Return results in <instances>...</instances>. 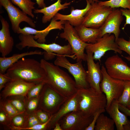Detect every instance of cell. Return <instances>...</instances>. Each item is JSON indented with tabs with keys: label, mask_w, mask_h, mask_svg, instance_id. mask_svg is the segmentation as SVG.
<instances>
[{
	"label": "cell",
	"mask_w": 130,
	"mask_h": 130,
	"mask_svg": "<svg viewBox=\"0 0 130 130\" xmlns=\"http://www.w3.org/2000/svg\"><path fill=\"white\" fill-rule=\"evenodd\" d=\"M40 62L45 72L46 83L67 98L77 92L75 80L67 73L45 59H41Z\"/></svg>",
	"instance_id": "cell-1"
},
{
	"label": "cell",
	"mask_w": 130,
	"mask_h": 130,
	"mask_svg": "<svg viewBox=\"0 0 130 130\" xmlns=\"http://www.w3.org/2000/svg\"><path fill=\"white\" fill-rule=\"evenodd\" d=\"M6 73L12 79L36 84L44 82L45 77V72L40 62L24 57L9 68Z\"/></svg>",
	"instance_id": "cell-2"
},
{
	"label": "cell",
	"mask_w": 130,
	"mask_h": 130,
	"mask_svg": "<svg viewBox=\"0 0 130 130\" xmlns=\"http://www.w3.org/2000/svg\"><path fill=\"white\" fill-rule=\"evenodd\" d=\"M77 110L87 117H93L98 111L105 109L107 100L105 95L90 87L78 89Z\"/></svg>",
	"instance_id": "cell-3"
},
{
	"label": "cell",
	"mask_w": 130,
	"mask_h": 130,
	"mask_svg": "<svg viewBox=\"0 0 130 130\" xmlns=\"http://www.w3.org/2000/svg\"><path fill=\"white\" fill-rule=\"evenodd\" d=\"M68 98L45 83L40 94L39 108L53 115L58 110Z\"/></svg>",
	"instance_id": "cell-4"
},
{
	"label": "cell",
	"mask_w": 130,
	"mask_h": 130,
	"mask_svg": "<svg viewBox=\"0 0 130 130\" xmlns=\"http://www.w3.org/2000/svg\"><path fill=\"white\" fill-rule=\"evenodd\" d=\"M103 78L100 84L101 91L105 95L107 100L106 109L108 108L114 100H117L121 95L125 81L113 78L107 73L105 67L101 68Z\"/></svg>",
	"instance_id": "cell-5"
},
{
	"label": "cell",
	"mask_w": 130,
	"mask_h": 130,
	"mask_svg": "<svg viewBox=\"0 0 130 130\" xmlns=\"http://www.w3.org/2000/svg\"><path fill=\"white\" fill-rule=\"evenodd\" d=\"M91 6L84 16L81 25L87 27L98 28L104 23L113 8L99 5L98 1L90 0Z\"/></svg>",
	"instance_id": "cell-6"
},
{
	"label": "cell",
	"mask_w": 130,
	"mask_h": 130,
	"mask_svg": "<svg viewBox=\"0 0 130 130\" xmlns=\"http://www.w3.org/2000/svg\"><path fill=\"white\" fill-rule=\"evenodd\" d=\"M82 61L72 64L65 56L57 55L54 64L68 70L73 77L78 89L89 88L90 86L87 80L86 72L82 65Z\"/></svg>",
	"instance_id": "cell-7"
},
{
	"label": "cell",
	"mask_w": 130,
	"mask_h": 130,
	"mask_svg": "<svg viewBox=\"0 0 130 130\" xmlns=\"http://www.w3.org/2000/svg\"><path fill=\"white\" fill-rule=\"evenodd\" d=\"M85 49L93 53L94 60L99 61L108 51L112 50L120 54L122 52L115 41L114 35L109 34H106L99 38L95 43H89Z\"/></svg>",
	"instance_id": "cell-8"
},
{
	"label": "cell",
	"mask_w": 130,
	"mask_h": 130,
	"mask_svg": "<svg viewBox=\"0 0 130 130\" xmlns=\"http://www.w3.org/2000/svg\"><path fill=\"white\" fill-rule=\"evenodd\" d=\"M64 32L60 34V38L68 41L75 55L77 62L86 61L87 54L84 53L89 43L83 41L80 38L75 29L67 21L64 24Z\"/></svg>",
	"instance_id": "cell-9"
},
{
	"label": "cell",
	"mask_w": 130,
	"mask_h": 130,
	"mask_svg": "<svg viewBox=\"0 0 130 130\" xmlns=\"http://www.w3.org/2000/svg\"><path fill=\"white\" fill-rule=\"evenodd\" d=\"M104 64L107 73L112 78L130 81V67L118 55L107 58Z\"/></svg>",
	"instance_id": "cell-10"
},
{
	"label": "cell",
	"mask_w": 130,
	"mask_h": 130,
	"mask_svg": "<svg viewBox=\"0 0 130 130\" xmlns=\"http://www.w3.org/2000/svg\"><path fill=\"white\" fill-rule=\"evenodd\" d=\"M0 5L7 11L14 32L17 33L20 24L22 22H26L32 27L35 28L36 24L27 14L15 6L10 0H0Z\"/></svg>",
	"instance_id": "cell-11"
},
{
	"label": "cell",
	"mask_w": 130,
	"mask_h": 130,
	"mask_svg": "<svg viewBox=\"0 0 130 130\" xmlns=\"http://www.w3.org/2000/svg\"><path fill=\"white\" fill-rule=\"evenodd\" d=\"M93 117H87L78 110L70 112L58 122L62 130H85Z\"/></svg>",
	"instance_id": "cell-12"
},
{
	"label": "cell",
	"mask_w": 130,
	"mask_h": 130,
	"mask_svg": "<svg viewBox=\"0 0 130 130\" xmlns=\"http://www.w3.org/2000/svg\"><path fill=\"white\" fill-rule=\"evenodd\" d=\"M123 16L120 9L113 8L104 23L99 28L100 38L106 34L113 33L115 37V41L117 40L119 38L120 25L123 20Z\"/></svg>",
	"instance_id": "cell-13"
},
{
	"label": "cell",
	"mask_w": 130,
	"mask_h": 130,
	"mask_svg": "<svg viewBox=\"0 0 130 130\" xmlns=\"http://www.w3.org/2000/svg\"><path fill=\"white\" fill-rule=\"evenodd\" d=\"M86 61L87 66L86 71L87 80L90 87L99 92H102L100 84L103 78V74L99 63H95L93 58V54L86 51Z\"/></svg>",
	"instance_id": "cell-14"
},
{
	"label": "cell",
	"mask_w": 130,
	"mask_h": 130,
	"mask_svg": "<svg viewBox=\"0 0 130 130\" xmlns=\"http://www.w3.org/2000/svg\"><path fill=\"white\" fill-rule=\"evenodd\" d=\"M36 84L12 79L6 84L2 92V96L4 98L14 96H26L29 89Z\"/></svg>",
	"instance_id": "cell-15"
},
{
	"label": "cell",
	"mask_w": 130,
	"mask_h": 130,
	"mask_svg": "<svg viewBox=\"0 0 130 130\" xmlns=\"http://www.w3.org/2000/svg\"><path fill=\"white\" fill-rule=\"evenodd\" d=\"M65 22L64 20H60L57 21L53 17L51 20L49 25L44 29L37 30L32 27L25 26L21 29L20 28L19 31L20 33L26 34L34 35V39L38 42L45 43L46 41V38L49 32L52 30L58 29L60 30L63 29Z\"/></svg>",
	"instance_id": "cell-16"
},
{
	"label": "cell",
	"mask_w": 130,
	"mask_h": 130,
	"mask_svg": "<svg viewBox=\"0 0 130 130\" xmlns=\"http://www.w3.org/2000/svg\"><path fill=\"white\" fill-rule=\"evenodd\" d=\"M78 95L77 92L68 97L58 110L52 116L47 126V129H53L55 124L64 116L72 111L77 110Z\"/></svg>",
	"instance_id": "cell-17"
},
{
	"label": "cell",
	"mask_w": 130,
	"mask_h": 130,
	"mask_svg": "<svg viewBox=\"0 0 130 130\" xmlns=\"http://www.w3.org/2000/svg\"><path fill=\"white\" fill-rule=\"evenodd\" d=\"M0 21L2 27L0 30V52L2 57H6L12 51L14 45L13 39L11 36L9 24L1 15Z\"/></svg>",
	"instance_id": "cell-18"
},
{
	"label": "cell",
	"mask_w": 130,
	"mask_h": 130,
	"mask_svg": "<svg viewBox=\"0 0 130 130\" xmlns=\"http://www.w3.org/2000/svg\"><path fill=\"white\" fill-rule=\"evenodd\" d=\"M106 110L114 121L117 130H130V121L127 116L121 112L119 104L113 101Z\"/></svg>",
	"instance_id": "cell-19"
},
{
	"label": "cell",
	"mask_w": 130,
	"mask_h": 130,
	"mask_svg": "<svg viewBox=\"0 0 130 130\" xmlns=\"http://www.w3.org/2000/svg\"><path fill=\"white\" fill-rule=\"evenodd\" d=\"M87 5L83 9H74L72 7L70 14L65 15L57 13L54 17L56 20L67 21L72 26H77L81 25L86 13L91 6L90 0H86Z\"/></svg>",
	"instance_id": "cell-20"
},
{
	"label": "cell",
	"mask_w": 130,
	"mask_h": 130,
	"mask_svg": "<svg viewBox=\"0 0 130 130\" xmlns=\"http://www.w3.org/2000/svg\"><path fill=\"white\" fill-rule=\"evenodd\" d=\"M38 48H41L46 52L45 54V57L50 56L51 58H53L55 54L56 55L68 56L73 59H76V56L70 44L62 46L55 43L49 44L45 43H38L37 45Z\"/></svg>",
	"instance_id": "cell-21"
},
{
	"label": "cell",
	"mask_w": 130,
	"mask_h": 130,
	"mask_svg": "<svg viewBox=\"0 0 130 130\" xmlns=\"http://www.w3.org/2000/svg\"><path fill=\"white\" fill-rule=\"evenodd\" d=\"M61 0H58L55 2L50 6L40 9H35L34 13H42L43 14L42 19V22L44 24L50 21L55 15L59 10L68 7L72 2H66L63 4L61 3Z\"/></svg>",
	"instance_id": "cell-22"
},
{
	"label": "cell",
	"mask_w": 130,
	"mask_h": 130,
	"mask_svg": "<svg viewBox=\"0 0 130 130\" xmlns=\"http://www.w3.org/2000/svg\"><path fill=\"white\" fill-rule=\"evenodd\" d=\"M45 52L39 50L31 51L21 53L15 54L11 56L0 58V73L4 74L7 69L14 63L24 57L34 55H42Z\"/></svg>",
	"instance_id": "cell-23"
},
{
	"label": "cell",
	"mask_w": 130,
	"mask_h": 130,
	"mask_svg": "<svg viewBox=\"0 0 130 130\" xmlns=\"http://www.w3.org/2000/svg\"><path fill=\"white\" fill-rule=\"evenodd\" d=\"M75 28L80 39L84 42L94 43L100 38L99 28L87 27L82 25L75 26Z\"/></svg>",
	"instance_id": "cell-24"
},
{
	"label": "cell",
	"mask_w": 130,
	"mask_h": 130,
	"mask_svg": "<svg viewBox=\"0 0 130 130\" xmlns=\"http://www.w3.org/2000/svg\"><path fill=\"white\" fill-rule=\"evenodd\" d=\"M115 123L113 120L103 113L99 116L95 126V130H114Z\"/></svg>",
	"instance_id": "cell-25"
},
{
	"label": "cell",
	"mask_w": 130,
	"mask_h": 130,
	"mask_svg": "<svg viewBox=\"0 0 130 130\" xmlns=\"http://www.w3.org/2000/svg\"><path fill=\"white\" fill-rule=\"evenodd\" d=\"M13 4L19 7L27 15L33 18L34 16L32 10L35 9L34 5L36 3L31 0H10Z\"/></svg>",
	"instance_id": "cell-26"
},
{
	"label": "cell",
	"mask_w": 130,
	"mask_h": 130,
	"mask_svg": "<svg viewBox=\"0 0 130 130\" xmlns=\"http://www.w3.org/2000/svg\"><path fill=\"white\" fill-rule=\"evenodd\" d=\"M98 3L101 6L109 7L114 8L119 7L130 9V0H110L100 1Z\"/></svg>",
	"instance_id": "cell-27"
},
{
	"label": "cell",
	"mask_w": 130,
	"mask_h": 130,
	"mask_svg": "<svg viewBox=\"0 0 130 130\" xmlns=\"http://www.w3.org/2000/svg\"><path fill=\"white\" fill-rule=\"evenodd\" d=\"M11 97L7 101L10 103L20 112H25L26 110V101L24 97L21 96H14Z\"/></svg>",
	"instance_id": "cell-28"
},
{
	"label": "cell",
	"mask_w": 130,
	"mask_h": 130,
	"mask_svg": "<svg viewBox=\"0 0 130 130\" xmlns=\"http://www.w3.org/2000/svg\"><path fill=\"white\" fill-rule=\"evenodd\" d=\"M116 101L119 104L127 107L130 105V81H125L124 87L122 94Z\"/></svg>",
	"instance_id": "cell-29"
},
{
	"label": "cell",
	"mask_w": 130,
	"mask_h": 130,
	"mask_svg": "<svg viewBox=\"0 0 130 130\" xmlns=\"http://www.w3.org/2000/svg\"><path fill=\"white\" fill-rule=\"evenodd\" d=\"M1 108L5 112L11 120L15 116L21 113L8 101L2 102L1 103Z\"/></svg>",
	"instance_id": "cell-30"
},
{
	"label": "cell",
	"mask_w": 130,
	"mask_h": 130,
	"mask_svg": "<svg viewBox=\"0 0 130 130\" xmlns=\"http://www.w3.org/2000/svg\"><path fill=\"white\" fill-rule=\"evenodd\" d=\"M45 83L44 82H41L36 84L31 88L29 90L26 96L27 99L39 97Z\"/></svg>",
	"instance_id": "cell-31"
},
{
	"label": "cell",
	"mask_w": 130,
	"mask_h": 130,
	"mask_svg": "<svg viewBox=\"0 0 130 130\" xmlns=\"http://www.w3.org/2000/svg\"><path fill=\"white\" fill-rule=\"evenodd\" d=\"M28 114L26 112L17 115L11 119L13 126L18 127H23L25 124Z\"/></svg>",
	"instance_id": "cell-32"
},
{
	"label": "cell",
	"mask_w": 130,
	"mask_h": 130,
	"mask_svg": "<svg viewBox=\"0 0 130 130\" xmlns=\"http://www.w3.org/2000/svg\"><path fill=\"white\" fill-rule=\"evenodd\" d=\"M53 115H52L49 119L46 122L42 124L35 125L29 127H18L12 125L11 127V129L13 130H42L47 129V125L50 121Z\"/></svg>",
	"instance_id": "cell-33"
},
{
	"label": "cell",
	"mask_w": 130,
	"mask_h": 130,
	"mask_svg": "<svg viewBox=\"0 0 130 130\" xmlns=\"http://www.w3.org/2000/svg\"><path fill=\"white\" fill-rule=\"evenodd\" d=\"M115 41L120 49L126 52L130 57V38L127 40L123 38H119Z\"/></svg>",
	"instance_id": "cell-34"
},
{
	"label": "cell",
	"mask_w": 130,
	"mask_h": 130,
	"mask_svg": "<svg viewBox=\"0 0 130 130\" xmlns=\"http://www.w3.org/2000/svg\"><path fill=\"white\" fill-rule=\"evenodd\" d=\"M42 124L39 119L34 111L27 115L26 121L23 127H29L39 124Z\"/></svg>",
	"instance_id": "cell-35"
},
{
	"label": "cell",
	"mask_w": 130,
	"mask_h": 130,
	"mask_svg": "<svg viewBox=\"0 0 130 130\" xmlns=\"http://www.w3.org/2000/svg\"><path fill=\"white\" fill-rule=\"evenodd\" d=\"M39 97L28 99V101L26 104V109L27 111L26 113H31L34 112L39 105Z\"/></svg>",
	"instance_id": "cell-36"
},
{
	"label": "cell",
	"mask_w": 130,
	"mask_h": 130,
	"mask_svg": "<svg viewBox=\"0 0 130 130\" xmlns=\"http://www.w3.org/2000/svg\"><path fill=\"white\" fill-rule=\"evenodd\" d=\"M34 112L39 119L42 123L47 122L52 115L40 109L38 110H35Z\"/></svg>",
	"instance_id": "cell-37"
},
{
	"label": "cell",
	"mask_w": 130,
	"mask_h": 130,
	"mask_svg": "<svg viewBox=\"0 0 130 130\" xmlns=\"http://www.w3.org/2000/svg\"><path fill=\"white\" fill-rule=\"evenodd\" d=\"M105 109L100 110L97 112L94 115L92 120L89 125L86 128L85 130H94L97 119L99 115L104 112Z\"/></svg>",
	"instance_id": "cell-38"
},
{
	"label": "cell",
	"mask_w": 130,
	"mask_h": 130,
	"mask_svg": "<svg viewBox=\"0 0 130 130\" xmlns=\"http://www.w3.org/2000/svg\"><path fill=\"white\" fill-rule=\"evenodd\" d=\"M12 79L5 73H0V90L4 88L6 83L11 81Z\"/></svg>",
	"instance_id": "cell-39"
},
{
	"label": "cell",
	"mask_w": 130,
	"mask_h": 130,
	"mask_svg": "<svg viewBox=\"0 0 130 130\" xmlns=\"http://www.w3.org/2000/svg\"><path fill=\"white\" fill-rule=\"evenodd\" d=\"M123 16L126 18L125 23L122 29L124 30L126 26L130 25V9H120Z\"/></svg>",
	"instance_id": "cell-40"
},
{
	"label": "cell",
	"mask_w": 130,
	"mask_h": 130,
	"mask_svg": "<svg viewBox=\"0 0 130 130\" xmlns=\"http://www.w3.org/2000/svg\"><path fill=\"white\" fill-rule=\"evenodd\" d=\"M0 112V122L2 123H5L8 120H11L4 111L1 108Z\"/></svg>",
	"instance_id": "cell-41"
},
{
	"label": "cell",
	"mask_w": 130,
	"mask_h": 130,
	"mask_svg": "<svg viewBox=\"0 0 130 130\" xmlns=\"http://www.w3.org/2000/svg\"><path fill=\"white\" fill-rule=\"evenodd\" d=\"M120 110L127 116L130 117V109L121 104H119Z\"/></svg>",
	"instance_id": "cell-42"
},
{
	"label": "cell",
	"mask_w": 130,
	"mask_h": 130,
	"mask_svg": "<svg viewBox=\"0 0 130 130\" xmlns=\"http://www.w3.org/2000/svg\"><path fill=\"white\" fill-rule=\"evenodd\" d=\"M36 3L38 5V7L41 9L46 7L44 2V0H35Z\"/></svg>",
	"instance_id": "cell-43"
},
{
	"label": "cell",
	"mask_w": 130,
	"mask_h": 130,
	"mask_svg": "<svg viewBox=\"0 0 130 130\" xmlns=\"http://www.w3.org/2000/svg\"><path fill=\"white\" fill-rule=\"evenodd\" d=\"M53 129V130H62L60 124L58 122L56 124Z\"/></svg>",
	"instance_id": "cell-44"
},
{
	"label": "cell",
	"mask_w": 130,
	"mask_h": 130,
	"mask_svg": "<svg viewBox=\"0 0 130 130\" xmlns=\"http://www.w3.org/2000/svg\"><path fill=\"white\" fill-rule=\"evenodd\" d=\"M124 57L129 61L130 62V56H125Z\"/></svg>",
	"instance_id": "cell-45"
},
{
	"label": "cell",
	"mask_w": 130,
	"mask_h": 130,
	"mask_svg": "<svg viewBox=\"0 0 130 130\" xmlns=\"http://www.w3.org/2000/svg\"><path fill=\"white\" fill-rule=\"evenodd\" d=\"M92 0L95 1H98V0Z\"/></svg>",
	"instance_id": "cell-46"
},
{
	"label": "cell",
	"mask_w": 130,
	"mask_h": 130,
	"mask_svg": "<svg viewBox=\"0 0 130 130\" xmlns=\"http://www.w3.org/2000/svg\"><path fill=\"white\" fill-rule=\"evenodd\" d=\"M128 108L130 109V105L127 107Z\"/></svg>",
	"instance_id": "cell-47"
}]
</instances>
